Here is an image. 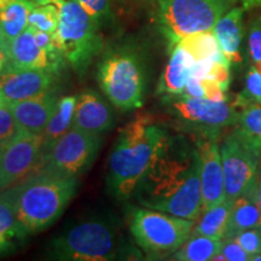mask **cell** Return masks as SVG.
I'll return each instance as SVG.
<instances>
[{"instance_id": "cell-1", "label": "cell", "mask_w": 261, "mask_h": 261, "mask_svg": "<svg viewBox=\"0 0 261 261\" xmlns=\"http://www.w3.org/2000/svg\"><path fill=\"white\" fill-rule=\"evenodd\" d=\"M200 156L184 137H169L133 197L150 210L197 220L202 214Z\"/></svg>"}, {"instance_id": "cell-2", "label": "cell", "mask_w": 261, "mask_h": 261, "mask_svg": "<svg viewBox=\"0 0 261 261\" xmlns=\"http://www.w3.org/2000/svg\"><path fill=\"white\" fill-rule=\"evenodd\" d=\"M152 116L139 114L120 130L108 163L107 185L116 200H128L169 139Z\"/></svg>"}, {"instance_id": "cell-3", "label": "cell", "mask_w": 261, "mask_h": 261, "mask_svg": "<svg viewBox=\"0 0 261 261\" xmlns=\"http://www.w3.org/2000/svg\"><path fill=\"white\" fill-rule=\"evenodd\" d=\"M77 189V178L35 172L4 192L14 204L17 219L31 236L60 219Z\"/></svg>"}, {"instance_id": "cell-4", "label": "cell", "mask_w": 261, "mask_h": 261, "mask_svg": "<svg viewBox=\"0 0 261 261\" xmlns=\"http://www.w3.org/2000/svg\"><path fill=\"white\" fill-rule=\"evenodd\" d=\"M97 80L109 102L121 110L144 104L148 73L140 52L129 45L108 51L99 62Z\"/></svg>"}, {"instance_id": "cell-5", "label": "cell", "mask_w": 261, "mask_h": 261, "mask_svg": "<svg viewBox=\"0 0 261 261\" xmlns=\"http://www.w3.org/2000/svg\"><path fill=\"white\" fill-rule=\"evenodd\" d=\"M60 23L54 34L58 51L77 75H84L103 48L99 23L76 0H55Z\"/></svg>"}, {"instance_id": "cell-6", "label": "cell", "mask_w": 261, "mask_h": 261, "mask_svg": "<svg viewBox=\"0 0 261 261\" xmlns=\"http://www.w3.org/2000/svg\"><path fill=\"white\" fill-rule=\"evenodd\" d=\"M120 246L119 228L112 219L92 218L58 234L47 248V255L55 260L106 261L116 259Z\"/></svg>"}, {"instance_id": "cell-7", "label": "cell", "mask_w": 261, "mask_h": 261, "mask_svg": "<svg viewBox=\"0 0 261 261\" xmlns=\"http://www.w3.org/2000/svg\"><path fill=\"white\" fill-rule=\"evenodd\" d=\"M196 220L185 219L150 208L133 210L129 230L148 256L172 255L191 236Z\"/></svg>"}, {"instance_id": "cell-8", "label": "cell", "mask_w": 261, "mask_h": 261, "mask_svg": "<svg viewBox=\"0 0 261 261\" xmlns=\"http://www.w3.org/2000/svg\"><path fill=\"white\" fill-rule=\"evenodd\" d=\"M236 0H160L158 22L169 44L188 35L213 31L215 23Z\"/></svg>"}, {"instance_id": "cell-9", "label": "cell", "mask_w": 261, "mask_h": 261, "mask_svg": "<svg viewBox=\"0 0 261 261\" xmlns=\"http://www.w3.org/2000/svg\"><path fill=\"white\" fill-rule=\"evenodd\" d=\"M219 148L226 198L233 201L259 178L261 143L236 125Z\"/></svg>"}, {"instance_id": "cell-10", "label": "cell", "mask_w": 261, "mask_h": 261, "mask_svg": "<svg viewBox=\"0 0 261 261\" xmlns=\"http://www.w3.org/2000/svg\"><path fill=\"white\" fill-rule=\"evenodd\" d=\"M100 145V136L70 127L44 152L37 172L77 178L92 166Z\"/></svg>"}, {"instance_id": "cell-11", "label": "cell", "mask_w": 261, "mask_h": 261, "mask_svg": "<svg viewBox=\"0 0 261 261\" xmlns=\"http://www.w3.org/2000/svg\"><path fill=\"white\" fill-rule=\"evenodd\" d=\"M162 102L169 115L196 133L221 132L225 127L234 126L240 121L241 108L234 102H214L185 94L163 96Z\"/></svg>"}, {"instance_id": "cell-12", "label": "cell", "mask_w": 261, "mask_h": 261, "mask_svg": "<svg viewBox=\"0 0 261 261\" xmlns=\"http://www.w3.org/2000/svg\"><path fill=\"white\" fill-rule=\"evenodd\" d=\"M44 158L42 135L22 133L3 148L0 162V191L18 184L40 167Z\"/></svg>"}, {"instance_id": "cell-13", "label": "cell", "mask_w": 261, "mask_h": 261, "mask_svg": "<svg viewBox=\"0 0 261 261\" xmlns=\"http://www.w3.org/2000/svg\"><path fill=\"white\" fill-rule=\"evenodd\" d=\"M219 139L220 132L196 133L195 146L201 163L202 213L226 198Z\"/></svg>"}, {"instance_id": "cell-14", "label": "cell", "mask_w": 261, "mask_h": 261, "mask_svg": "<svg viewBox=\"0 0 261 261\" xmlns=\"http://www.w3.org/2000/svg\"><path fill=\"white\" fill-rule=\"evenodd\" d=\"M58 74L41 69L10 68L0 75V96L5 103L44 96L56 87Z\"/></svg>"}, {"instance_id": "cell-15", "label": "cell", "mask_w": 261, "mask_h": 261, "mask_svg": "<svg viewBox=\"0 0 261 261\" xmlns=\"http://www.w3.org/2000/svg\"><path fill=\"white\" fill-rule=\"evenodd\" d=\"M9 48L12 68L48 70L58 75L64 68L65 58L62 55L51 56L39 46L29 25L9 42Z\"/></svg>"}, {"instance_id": "cell-16", "label": "cell", "mask_w": 261, "mask_h": 261, "mask_svg": "<svg viewBox=\"0 0 261 261\" xmlns=\"http://www.w3.org/2000/svg\"><path fill=\"white\" fill-rule=\"evenodd\" d=\"M114 123L115 115L112 106L96 91L86 90L76 97L71 127L100 136L109 132Z\"/></svg>"}, {"instance_id": "cell-17", "label": "cell", "mask_w": 261, "mask_h": 261, "mask_svg": "<svg viewBox=\"0 0 261 261\" xmlns=\"http://www.w3.org/2000/svg\"><path fill=\"white\" fill-rule=\"evenodd\" d=\"M58 90L55 87L44 96L21 102L8 103L22 132L44 135L58 103Z\"/></svg>"}, {"instance_id": "cell-18", "label": "cell", "mask_w": 261, "mask_h": 261, "mask_svg": "<svg viewBox=\"0 0 261 261\" xmlns=\"http://www.w3.org/2000/svg\"><path fill=\"white\" fill-rule=\"evenodd\" d=\"M257 181H259V178L232 201L226 233L224 238H232L241 231L261 226V208Z\"/></svg>"}, {"instance_id": "cell-19", "label": "cell", "mask_w": 261, "mask_h": 261, "mask_svg": "<svg viewBox=\"0 0 261 261\" xmlns=\"http://www.w3.org/2000/svg\"><path fill=\"white\" fill-rule=\"evenodd\" d=\"M243 15L244 8H231L218 19L213 28L220 50L230 65H238L242 62L240 47L244 33Z\"/></svg>"}, {"instance_id": "cell-20", "label": "cell", "mask_w": 261, "mask_h": 261, "mask_svg": "<svg viewBox=\"0 0 261 261\" xmlns=\"http://www.w3.org/2000/svg\"><path fill=\"white\" fill-rule=\"evenodd\" d=\"M172 47L171 57L158 85V93L163 96H179L184 93L196 64L194 57L180 45L175 44Z\"/></svg>"}, {"instance_id": "cell-21", "label": "cell", "mask_w": 261, "mask_h": 261, "mask_svg": "<svg viewBox=\"0 0 261 261\" xmlns=\"http://www.w3.org/2000/svg\"><path fill=\"white\" fill-rule=\"evenodd\" d=\"M27 237L11 200L4 191H0V256L15 252Z\"/></svg>"}, {"instance_id": "cell-22", "label": "cell", "mask_w": 261, "mask_h": 261, "mask_svg": "<svg viewBox=\"0 0 261 261\" xmlns=\"http://www.w3.org/2000/svg\"><path fill=\"white\" fill-rule=\"evenodd\" d=\"M37 5L33 0H0V29L8 42L28 27V17Z\"/></svg>"}, {"instance_id": "cell-23", "label": "cell", "mask_w": 261, "mask_h": 261, "mask_svg": "<svg viewBox=\"0 0 261 261\" xmlns=\"http://www.w3.org/2000/svg\"><path fill=\"white\" fill-rule=\"evenodd\" d=\"M232 201L225 198L210 210L204 211L197 224L192 228V234H202L215 240H224L230 218Z\"/></svg>"}, {"instance_id": "cell-24", "label": "cell", "mask_w": 261, "mask_h": 261, "mask_svg": "<svg viewBox=\"0 0 261 261\" xmlns=\"http://www.w3.org/2000/svg\"><path fill=\"white\" fill-rule=\"evenodd\" d=\"M223 240H215L202 234H192L175 253L172 254L173 260L180 261H207L214 260L220 253Z\"/></svg>"}, {"instance_id": "cell-25", "label": "cell", "mask_w": 261, "mask_h": 261, "mask_svg": "<svg viewBox=\"0 0 261 261\" xmlns=\"http://www.w3.org/2000/svg\"><path fill=\"white\" fill-rule=\"evenodd\" d=\"M75 106H76V97L74 96H65L58 99L56 110L51 116L50 122L42 135L44 152L71 127Z\"/></svg>"}, {"instance_id": "cell-26", "label": "cell", "mask_w": 261, "mask_h": 261, "mask_svg": "<svg viewBox=\"0 0 261 261\" xmlns=\"http://www.w3.org/2000/svg\"><path fill=\"white\" fill-rule=\"evenodd\" d=\"M194 57L196 62L204 60H226L220 50L213 31L195 33L177 42Z\"/></svg>"}, {"instance_id": "cell-27", "label": "cell", "mask_w": 261, "mask_h": 261, "mask_svg": "<svg viewBox=\"0 0 261 261\" xmlns=\"http://www.w3.org/2000/svg\"><path fill=\"white\" fill-rule=\"evenodd\" d=\"M234 103L241 108L240 121L237 125L261 143V104L248 99L243 94H240Z\"/></svg>"}, {"instance_id": "cell-28", "label": "cell", "mask_w": 261, "mask_h": 261, "mask_svg": "<svg viewBox=\"0 0 261 261\" xmlns=\"http://www.w3.org/2000/svg\"><path fill=\"white\" fill-rule=\"evenodd\" d=\"M182 94L196 98H205L214 102L227 100L226 91L221 89L219 84L212 79L196 76V75H191Z\"/></svg>"}, {"instance_id": "cell-29", "label": "cell", "mask_w": 261, "mask_h": 261, "mask_svg": "<svg viewBox=\"0 0 261 261\" xmlns=\"http://www.w3.org/2000/svg\"><path fill=\"white\" fill-rule=\"evenodd\" d=\"M60 23V11L55 4L35 5L29 14L28 25L55 34Z\"/></svg>"}, {"instance_id": "cell-30", "label": "cell", "mask_w": 261, "mask_h": 261, "mask_svg": "<svg viewBox=\"0 0 261 261\" xmlns=\"http://www.w3.org/2000/svg\"><path fill=\"white\" fill-rule=\"evenodd\" d=\"M22 133L9 104L0 106V146L8 145Z\"/></svg>"}, {"instance_id": "cell-31", "label": "cell", "mask_w": 261, "mask_h": 261, "mask_svg": "<svg viewBox=\"0 0 261 261\" xmlns=\"http://www.w3.org/2000/svg\"><path fill=\"white\" fill-rule=\"evenodd\" d=\"M214 260L248 261L250 260V254L234 238H224L220 253L215 255Z\"/></svg>"}, {"instance_id": "cell-32", "label": "cell", "mask_w": 261, "mask_h": 261, "mask_svg": "<svg viewBox=\"0 0 261 261\" xmlns=\"http://www.w3.org/2000/svg\"><path fill=\"white\" fill-rule=\"evenodd\" d=\"M242 246L248 253L250 254V257L255 255L257 253H261V231L260 227L249 228L238 232L236 236L232 237Z\"/></svg>"}, {"instance_id": "cell-33", "label": "cell", "mask_w": 261, "mask_h": 261, "mask_svg": "<svg viewBox=\"0 0 261 261\" xmlns=\"http://www.w3.org/2000/svg\"><path fill=\"white\" fill-rule=\"evenodd\" d=\"M99 24L110 16L112 0H76Z\"/></svg>"}, {"instance_id": "cell-34", "label": "cell", "mask_w": 261, "mask_h": 261, "mask_svg": "<svg viewBox=\"0 0 261 261\" xmlns=\"http://www.w3.org/2000/svg\"><path fill=\"white\" fill-rule=\"evenodd\" d=\"M242 94L248 99L261 104V74L253 65L247 71L246 87Z\"/></svg>"}, {"instance_id": "cell-35", "label": "cell", "mask_w": 261, "mask_h": 261, "mask_svg": "<svg viewBox=\"0 0 261 261\" xmlns=\"http://www.w3.org/2000/svg\"><path fill=\"white\" fill-rule=\"evenodd\" d=\"M249 55L253 63L261 62V18H255L253 21L249 32Z\"/></svg>"}, {"instance_id": "cell-36", "label": "cell", "mask_w": 261, "mask_h": 261, "mask_svg": "<svg viewBox=\"0 0 261 261\" xmlns=\"http://www.w3.org/2000/svg\"><path fill=\"white\" fill-rule=\"evenodd\" d=\"M31 27V25H29ZM33 35H34L35 41L38 42V45L41 48H44L47 54H50L51 56H57V55H62L56 46V42H55V37L54 34H50V33L39 31V29L31 27ZM63 56V55H62Z\"/></svg>"}, {"instance_id": "cell-37", "label": "cell", "mask_w": 261, "mask_h": 261, "mask_svg": "<svg viewBox=\"0 0 261 261\" xmlns=\"http://www.w3.org/2000/svg\"><path fill=\"white\" fill-rule=\"evenodd\" d=\"M10 68H12L11 61H10V54L9 51L0 46V75L5 73L6 70H9Z\"/></svg>"}, {"instance_id": "cell-38", "label": "cell", "mask_w": 261, "mask_h": 261, "mask_svg": "<svg viewBox=\"0 0 261 261\" xmlns=\"http://www.w3.org/2000/svg\"><path fill=\"white\" fill-rule=\"evenodd\" d=\"M244 10H250L261 5V0H242Z\"/></svg>"}, {"instance_id": "cell-39", "label": "cell", "mask_w": 261, "mask_h": 261, "mask_svg": "<svg viewBox=\"0 0 261 261\" xmlns=\"http://www.w3.org/2000/svg\"><path fill=\"white\" fill-rule=\"evenodd\" d=\"M0 46H3V47H4V48H6V50H8V51H9V54H10L9 42H8V40H6V39H5L4 34H3L2 29H0Z\"/></svg>"}, {"instance_id": "cell-40", "label": "cell", "mask_w": 261, "mask_h": 261, "mask_svg": "<svg viewBox=\"0 0 261 261\" xmlns=\"http://www.w3.org/2000/svg\"><path fill=\"white\" fill-rule=\"evenodd\" d=\"M37 5H45V4H54L55 0H33Z\"/></svg>"}, {"instance_id": "cell-41", "label": "cell", "mask_w": 261, "mask_h": 261, "mask_svg": "<svg viewBox=\"0 0 261 261\" xmlns=\"http://www.w3.org/2000/svg\"><path fill=\"white\" fill-rule=\"evenodd\" d=\"M257 187H259V202H260V208H261V165H260V171H259V181H257Z\"/></svg>"}, {"instance_id": "cell-42", "label": "cell", "mask_w": 261, "mask_h": 261, "mask_svg": "<svg viewBox=\"0 0 261 261\" xmlns=\"http://www.w3.org/2000/svg\"><path fill=\"white\" fill-rule=\"evenodd\" d=\"M253 67L255 68V69H256L257 71H259V73L261 74V62H259V63H254V64H253Z\"/></svg>"}, {"instance_id": "cell-43", "label": "cell", "mask_w": 261, "mask_h": 261, "mask_svg": "<svg viewBox=\"0 0 261 261\" xmlns=\"http://www.w3.org/2000/svg\"><path fill=\"white\" fill-rule=\"evenodd\" d=\"M3 104H8V103H5V100L3 99L2 96H0V106H3Z\"/></svg>"}, {"instance_id": "cell-44", "label": "cell", "mask_w": 261, "mask_h": 261, "mask_svg": "<svg viewBox=\"0 0 261 261\" xmlns=\"http://www.w3.org/2000/svg\"><path fill=\"white\" fill-rule=\"evenodd\" d=\"M3 148H4V146H0V162H2V155H3Z\"/></svg>"}, {"instance_id": "cell-45", "label": "cell", "mask_w": 261, "mask_h": 261, "mask_svg": "<svg viewBox=\"0 0 261 261\" xmlns=\"http://www.w3.org/2000/svg\"><path fill=\"white\" fill-rule=\"evenodd\" d=\"M260 231H261V226H260Z\"/></svg>"}]
</instances>
